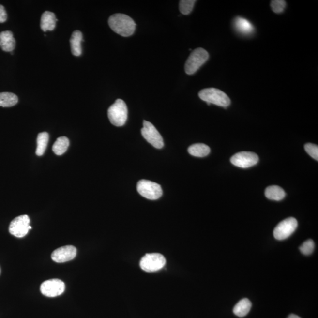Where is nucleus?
I'll list each match as a JSON object with an SVG mask.
<instances>
[{
  "mask_svg": "<svg viewBox=\"0 0 318 318\" xmlns=\"http://www.w3.org/2000/svg\"><path fill=\"white\" fill-rule=\"evenodd\" d=\"M108 22L111 29L121 36L129 37L135 32L136 23L134 20L123 14H115L110 16Z\"/></svg>",
  "mask_w": 318,
  "mask_h": 318,
  "instance_id": "obj_1",
  "label": "nucleus"
},
{
  "mask_svg": "<svg viewBox=\"0 0 318 318\" xmlns=\"http://www.w3.org/2000/svg\"><path fill=\"white\" fill-rule=\"evenodd\" d=\"M201 100L208 104H213L220 107L227 108L230 105V100L227 94L221 90L216 88H207L202 90L199 93Z\"/></svg>",
  "mask_w": 318,
  "mask_h": 318,
  "instance_id": "obj_2",
  "label": "nucleus"
},
{
  "mask_svg": "<svg viewBox=\"0 0 318 318\" xmlns=\"http://www.w3.org/2000/svg\"><path fill=\"white\" fill-rule=\"evenodd\" d=\"M107 114L110 123L114 126H124L127 121L128 114L126 103L123 100H116L115 103L108 108Z\"/></svg>",
  "mask_w": 318,
  "mask_h": 318,
  "instance_id": "obj_3",
  "label": "nucleus"
},
{
  "mask_svg": "<svg viewBox=\"0 0 318 318\" xmlns=\"http://www.w3.org/2000/svg\"><path fill=\"white\" fill-rule=\"evenodd\" d=\"M209 53L205 49L198 48L195 49L190 54L186 62L184 70L187 75L195 74L202 67L209 59Z\"/></svg>",
  "mask_w": 318,
  "mask_h": 318,
  "instance_id": "obj_4",
  "label": "nucleus"
},
{
  "mask_svg": "<svg viewBox=\"0 0 318 318\" xmlns=\"http://www.w3.org/2000/svg\"><path fill=\"white\" fill-rule=\"evenodd\" d=\"M165 257L164 255L158 253L148 254L144 256L140 262L141 270L147 273H154L160 270L166 265Z\"/></svg>",
  "mask_w": 318,
  "mask_h": 318,
  "instance_id": "obj_5",
  "label": "nucleus"
},
{
  "mask_svg": "<svg viewBox=\"0 0 318 318\" xmlns=\"http://www.w3.org/2000/svg\"><path fill=\"white\" fill-rule=\"evenodd\" d=\"M137 190L140 195L149 200L158 199L163 194L162 187L159 184L147 180L138 182Z\"/></svg>",
  "mask_w": 318,
  "mask_h": 318,
  "instance_id": "obj_6",
  "label": "nucleus"
},
{
  "mask_svg": "<svg viewBox=\"0 0 318 318\" xmlns=\"http://www.w3.org/2000/svg\"><path fill=\"white\" fill-rule=\"evenodd\" d=\"M141 135L148 143L156 149H162L164 146V139L151 122L143 121V127L141 130Z\"/></svg>",
  "mask_w": 318,
  "mask_h": 318,
  "instance_id": "obj_7",
  "label": "nucleus"
},
{
  "mask_svg": "<svg viewBox=\"0 0 318 318\" xmlns=\"http://www.w3.org/2000/svg\"><path fill=\"white\" fill-rule=\"evenodd\" d=\"M30 219L26 214L19 216L10 223L9 226V232L10 234L17 238H23L29 231L32 229L30 225Z\"/></svg>",
  "mask_w": 318,
  "mask_h": 318,
  "instance_id": "obj_8",
  "label": "nucleus"
},
{
  "mask_svg": "<svg viewBox=\"0 0 318 318\" xmlns=\"http://www.w3.org/2000/svg\"><path fill=\"white\" fill-rule=\"evenodd\" d=\"M298 227V222L293 217L284 220L276 226L273 230L274 237L277 240L282 241L289 238Z\"/></svg>",
  "mask_w": 318,
  "mask_h": 318,
  "instance_id": "obj_9",
  "label": "nucleus"
},
{
  "mask_svg": "<svg viewBox=\"0 0 318 318\" xmlns=\"http://www.w3.org/2000/svg\"><path fill=\"white\" fill-rule=\"evenodd\" d=\"M230 162L236 167L246 168L257 165L259 162V157L253 152L242 151L233 155Z\"/></svg>",
  "mask_w": 318,
  "mask_h": 318,
  "instance_id": "obj_10",
  "label": "nucleus"
},
{
  "mask_svg": "<svg viewBox=\"0 0 318 318\" xmlns=\"http://www.w3.org/2000/svg\"><path fill=\"white\" fill-rule=\"evenodd\" d=\"M64 290V283L58 279L48 280L43 282L40 287L41 292L47 297H56L62 294Z\"/></svg>",
  "mask_w": 318,
  "mask_h": 318,
  "instance_id": "obj_11",
  "label": "nucleus"
},
{
  "mask_svg": "<svg viewBox=\"0 0 318 318\" xmlns=\"http://www.w3.org/2000/svg\"><path fill=\"white\" fill-rule=\"evenodd\" d=\"M77 249L72 245L64 246L57 249L51 254V259L57 263H64L75 259Z\"/></svg>",
  "mask_w": 318,
  "mask_h": 318,
  "instance_id": "obj_12",
  "label": "nucleus"
},
{
  "mask_svg": "<svg viewBox=\"0 0 318 318\" xmlns=\"http://www.w3.org/2000/svg\"><path fill=\"white\" fill-rule=\"evenodd\" d=\"M236 31L243 35H249L254 32L255 29L252 24L246 18L238 17L233 22Z\"/></svg>",
  "mask_w": 318,
  "mask_h": 318,
  "instance_id": "obj_13",
  "label": "nucleus"
},
{
  "mask_svg": "<svg viewBox=\"0 0 318 318\" xmlns=\"http://www.w3.org/2000/svg\"><path fill=\"white\" fill-rule=\"evenodd\" d=\"M0 47L5 52H12L15 47V40L12 31H5L0 33Z\"/></svg>",
  "mask_w": 318,
  "mask_h": 318,
  "instance_id": "obj_14",
  "label": "nucleus"
},
{
  "mask_svg": "<svg viewBox=\"0 0 318 318\" xmlns=\"http://www.w3.org/2000/svg\"><path fill=\"white\" fill-rule=\"evenodd\" d=\"M57 21L58 19L54 13L47 11L43 14L41 18V29L43 31H53L55 29Z\"/></svg>",
  "mask_w": 318,
  "mask_h": 318,
  "instance_id": "obj_15",
  "label": "nucleus"
},
{
  "mask_svg": "<svg viewBox=\"0 0 318 318\" xmlns=\"http://www.w3.org/2000/svg\"><path fill=\"white\" fill-rule=\"evenodd\" d=\"M83 41V34L79 30H76L73 32L70 40L71 50L73 55L80 56L82 54L81 42Z\"/></svg>",
  "mask_w": 318,
  "mask_h": 318,
  "instance_id": "obj_16",
  "label": "nucleus"
},
{
  "mask_svg": "<svg viewBox=\"0 0 318 318\" xmlns=\"http://www.w3.org/2000/svg\"><path fill=\"white\" fill-rule=\"evenodd\" d=\"M265 196L268 199L273 200L280 201L284 199L286 194L281 187L271 186L265 190Z\"/></svg>",
  "mask_w": 318,
  "mask_h": 318,
  "instance_id": "obj_17",
  "label": "nucleus"
},
{
  "mask_svg": "<svg viewBox=\"0 0 318 318\" xmlns=\"http://www.w3.org/2000/svg\"><path fill=\"white\" fill-rule=\"evenodd\" d=\"M251 307V302L248 299H243L235 306L233 308V313L239 317H245L249 313Z\"/></svg>",
  "mask_w": 318,
  "mask_h": 318,
  "instance_id": "obj_18",
  "label": "nucleus"
},
{
  "mask_svg": "<svg viewBox=\"0 0 318 318\" xmlns=\"http://www.w3.org/2000/svg\"><path fill=\"white\" fill-rule=\"evenodd\" d=\"M188 152L192 156L203 157L210 153L211 149L207 145L202 143L194 144L188 148Z\"/></svg>",
  "mask_w": 318,
  "mask_h": 318,
  "instance_id": "obj_19",
  "label": "nucleus"
},
{
  "mask_svg": "<svg viewBox=\"0 0 318 318\" xmlns=\"http://www.w3.org/2000/svg\"><path fill=\"white\" fill-rule=\"evenodd\" d=\"M18 97L15 94L4 92L0 93V107H11L17 104Z\"/></svg>",
  "mask_w": 318,
  "mask_h": 318,
  "instance_id": "obj_20",
  "label": "nucleus"
},
{
  "mask_svg": "<svg viewBox=\"0 0 318 318\" xmlns=\"http://www.w3.org/2000/svg\"><path fill=\"white\" fill-rule=\"evenodd\" d=\"M69 140L66 137L62 136L58 138L53 146V151L58 156L66 153L69 146Z\"/></svg>",
  "mask_w": 318,
  "mask_h": 318,
  "instance_id": "obj_21",
  "label": "nucleus"
},
{
  "mask_svg": "<svg viewBox=\"0 0 318 318\" xmlns=\"http://www.w3.org/2000/svg\"><path fill=\"white\" fill-rule=\"evenodd\" d=\"M49 140V135L47 132H42L38 135L37 138V149L35 153L38 156H42L47 149Z\"/></svg>",
  "mask_w": 318,
  "mask_h": 318,
  "instance_id": "obj_22",
  "label": "nucleus"
},
{
  "mask_svg": "<svg viewBox=\"0 0 318 318\" xmlns=\"http://www.w3.org/2000/svg\"><path fill=\"white\" fill-rule=\"evenodd\" d=\"M195 0H182L179 2V10L184 15H188L192 12L195 2Z\"/></svg>",
  "mask_w": 318,
  "mask_h": 318,
  "instance_id": "obj_23",
  "label": "nucleus"
},
{
  "mask_svg": "<svg viewBox=\"0 0 318 318\" xmlns=\"http://www.w3.org/2000/svg\"><path fill=\"white\" fill-rule=\"evenodd\" d=\"M315 249V243L312 239H309L300 247V251L303 255H309L312 254Z\"/></svg>",
  "mask_w": 318,
  "mask_h": 318,
  "instance_id": "obj_24",
  "label": "nucleus"
},
{
  "mask_svg": "<svg viewBox=\"0 0 318 318\" xmlns=\"http://www.w3.org/2000/svg\"><path fill=\"white\" fill-rule=\"evenodd\" d=\"M286 1L284 0H273L271 2V9L274 13L279 14L284 12L286 7Z\"/></svg>",
  "mask_w": 318,
  "mask_h": 318,
  "instance_id": "obj_25",
  "label": "nucleus"
},
{
  "mask_svg": "<svg viewBox=\"0 0 318 318\" xmlns=\"http://www.w3.org/2000/svg\"><path fill=\"white\" fill-rule=\"evenodd\" d=\"M305 151L312 158L318 160V146L312 143L306 144L305 145Z\"/></svg>",
  "mask_w": 318,
  "mask_h": 318,
  "instance_id": "obj_26",
  "label": "nucleus"
},
{
  "mask_svg": "<svg viewBox=\"0 0 318 318\" xmlns=\"http://www.w3.org/2000/svg\"><path fill=\"white\" fill-rule=\"evenodd\" d=\"M7 19V14L3 5L0 4V23H4Z\"/></svg>",
  "mask_w": 318,
  "mask_h": 318,
  "instance_id": "obj_27",
  "label": "nucleus"
},
{
  "mask_svg": "<svg viewBox=\"0 0 318 318\" xmlns=\"http://www.w3.org/2000/svg\"><path fill=\"white\" fill-rule=\"evenodd\" d=\"M287 318H301L300 317L297 316V315L294 314L290 315L289 317Z\"/></svg>",
  "mask_w": 318,
  "mask_h": 318,
  "instance_id": "obj_28",
  "label": "nucleus"
},
{
  "mask_svg": "<svg viewBox=\"0 0 318 318\" xmlns=\"http://www.w3.org/2000/svg\"><path fill=\"white\" fill-rule=\"evenodd\" d=\"M0 273H1V270H0Z\"/></svg>",
  "mask_w": 318,
  "mask_h": 318,
  "instance_id": "obj_29",
  "label": "nucleus"
}]
</instances>
